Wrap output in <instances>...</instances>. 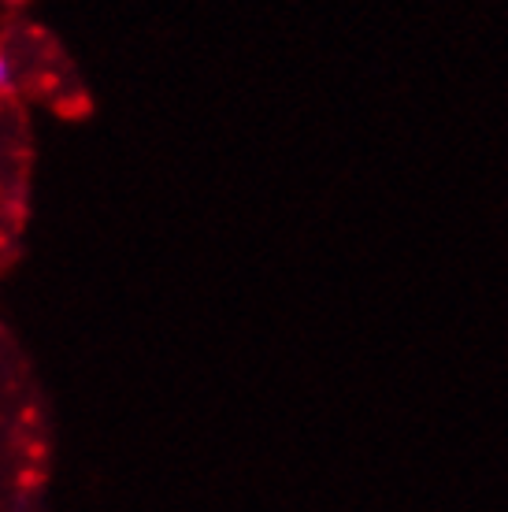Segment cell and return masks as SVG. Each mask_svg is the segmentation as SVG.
<instances>
[{"label": "cell", "instance_id": "cell-1", "mask_svg": "<svg viewBox=\"0 0 508 512\" xmlns=\"http://www.w3.org/2000/svg\"><path fill=\"white\" fill-rule=\"evenodd\" d=\"M15 82H19V67H15V56H12V52L0 49V93L15 90Z\"/></svg>", "mask_w": 508, "mask_h": 512}]
</instances>
